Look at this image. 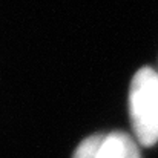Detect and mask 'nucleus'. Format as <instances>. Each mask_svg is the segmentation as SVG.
I'll use <instances>...</instances> for the list:
<instances>
[{
    "label": "nucleus",
    "instance_id": "f257e3e1",
    "mask_svg": "<svg viewBox=\"0 0 158 158\" xmlns=\"http://www.w3.org/2000/svg\"><path fill=\"white\" fill-rule=\"evenodd\" d=\"M129 117L134 137L141 146L158 143V72L140 68L129 86Z\"/></svg>",
    "mask_w": 158,
    "mask_h": 158
},
{
    "label": "nucleus",
    "instance_id": "f03ea898",
    "mask_svg": "<svg viewBox=\"0 0 158 158\" xmlns=\"http://www.w3.org/2000/svg\"><path fill=\"white\" fill-rule=\"evenodd\" d=\"M72 158H141L138 143L123 131L95 134L85 138Z\"/></svg>",
    "mask_w": 158,
    "mask_h": 158
},
{
    "label": "nucleus",
    "instance_id": "7ed1b4c3",
    "mask_svg": "<svg viewBox=\"0 0 158 158\" xmlns=\"http://www.w3.org/2000/svg\"><path fill=\"white\" fill-rule=\"evenodd\" d=\"M157 72H158V69H157Z\"/></svg>",
    "mask_w": 158,
    "mask_h": 158
}]
</instances>
